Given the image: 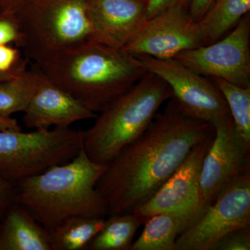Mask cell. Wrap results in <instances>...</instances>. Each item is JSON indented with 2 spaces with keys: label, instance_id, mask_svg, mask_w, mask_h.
<instances>
[{
  "label": "cell",
  "instance_id": "9",
  "mask_svg": "<svg viewBox=\"0 0 250 250\" xmlns=\"http://www.w3.org/2000/svg\"><path fill=\"white\" fill-rule=\"evenodd\" d=\"M215 132L197 143L178 169L151 198L132 212L143 224L159 213H170L183 220L187 228L202 212L200 179L202 162Z\"/></svg>",
  "mask_w": 250,
  "mask_h": 250
},
{
  "label": "cell",
  "instance_id": "5",
  "mask_svg": "<svg viewBox=\"0 0 250 250\" xmlns=\"http://www.w3.org/2000/svg\"><path fill=\"white\" fill-rule=\"evenodd\" d=\"M21 48L35 65L94 41L88 0H25L14 13Z\"/></svg>",
  "mask_w": 250,
  "mask_h": 250
},
{
  "label": "cell",
  "instance_id": "20",
  "mask_svg": "<svg viewBox=\"0 0 250 250\" xmlns=\"http://www.w3.org/2000/svg\"><path fill=\"white\" fill-rule=\"evenodd\" d=\"M141 225L132 213L111 215L90 243L88 250H130L135 234Z\"/></svg>",
  "mask_w": 250,
  "mask_h": 250
},
{
  "label": "cell",
  "instance_id": "12",
  "mask_svg": "<svg viewBox=\"0 0 250 250\" xmlns=\"http://www.w3.org/2000/svg\"><path fill=\"white\" fill-rule=\"evenodd\" d=\"M202 45L201 34L197 22L190 18L189 9L174 6L147 20L123 49L136 57L166 59Z\"/></svg>",
  "mask_w": 250,
  "mask_h": 250
},
{
  "label": "cell",
  "instance_id": "17",
  "mask_svg": "<svg viewBox=\"0 0 250 250\" xmlns=\"http://www.w3.org/2000/svg\"><path fill=\"white\" fill-rule=\"evenodd\" d=\"M105 223L104 217H75L62 222L49 230L54 250H88Z\"/></svg>",
  "mask_w": 250,
  "mask_h": 250
},
{
  "label": "cell",
  "instance_id": "24",
  "mask_svg": "<svg viewBox=\"0 0 250 250\" xmlns=\"http://www.w3.org/2000/svg\"><path fill=\"white\" fill-rule=\"evenodd\" d=\"M250 229L231 231L223 236L212 250H250Z\"/></svg>",
  "mask_w": 250,
  "mask_h": 250
},
{
  "label": "cell",
  "instance_id": "14",
  "mask_svg": "<svg viewBox=\"0 0 250 250\" xmlns=\"http://www.w3.org/2000/svg\"><path fill=\"white\" fill-rule=\"evenodd\" d=\"M40 72L37 89L24 112L23 122L27 128L70 127L77 122L97 118L96 113L55 84L41 70Z\"/></svg>",
  "mask_w": 250,
  "mask_h": 250
},
{
  "label": "cell",
  "instance_id": "2",
  "mask_svg": "<svg viewBox=\"0 0 250 250\" xmlns=\"http://www.w3.org/2000/svg\"><path fill=\"white\" fill-rule=\"evenodd\" d=\"M107 167L82 148L71 160L16 183L15 203L48 230L75 217H104L108 205L97 184Z\"/></svg>",
  "mask_w": 250,
  "mask_h": 250
},
{
  "label": "cell",
  "instance_id": "30",
  "mask_svg": "<svg viewBox=\"0 0 250 250\" xmlns=\"http://www.w3.org/2000/svg\"><path fill=\"white\" fill-rule=\"evenodd\" d=\"M15 76H16V75H4V74L0 73V82L5 80H8V79L11 78V77Z\"/></svg>",
  "mask_w": 250,
  "mask_h": 250
},
{
  "label": "cell",
  "instance_id": "22",
  "mask_svg": "<svg viewBox=\"0 0 250 250\" xmlns=\"http://www.w3.org/2000/svg\"><path fill=\"white\" fill-rule=\"evenodd\" d=\"M27 59L23 58L19 47L0 45V73L17 75L27 70Z\"/></svg>",
  "mask_w": 250,
  "mask_h": 250
},
{
  "label": "cell",
  "instance_id": "7",
  "mask_svg": "<svg viewBox=\"0 0 250 250\" xmlns=\"http://www.w3.org/2000/svg\"><path fill=\"white\" fill-rule=\"evenodd\" d=\"M250 229V172L237 179L179 235L174 250H212L231 231Z\"/></svg>",
  "mask_w": 250,
  "mask_h": 250
},
{
  "label": "cell",
  "instance_id": "27",
  "mask_svg": "<svg viewBox=\"0 0 250 250\" xmlns=\"http://www.w3.org/2000/svg\"><path fill=\"white\" fill-rule=\"evenodd\" d=\"M213 1L214 0H191L189 6V14L192 21L198 22Z\"/></svg>",
  "mask_w": 250,
  "mask_h": 250
},
{
  "label": "cell",
  "instance_id": "13",
  "mask_svg": "<svg viewBox=\"0 0 250 250\" xmlns=\"http://www.w3.org/2000/svg\"><path fill=\"white\" fill-rule=\"evenodd\" d=\"M93 40L123 49L147 21L143 0H88Z\"/></svg>",
  "mask_w": 250,
  "mask_h": 250
},
{
  "label": "cell",
  "instance_id": "16",
  "mask_svg": "<svg viewBox=\"0 0 250 250\" xmlns=\"http://www.w3.org/2000/svg\"><path fill=\"white\" fill-rule=\"evenodd\" d=\"M250 10V0H214L197 22L204 45L220 40Z\"/></svg>",
  "mask_w": 250,
  "mask_h": 250
},
{
  "label": "cell",
  "instance_id": "15",
  "mask_svg": "<svg viewBox=\"0 0 250 250\" xmlns=\"http://www.w3.org/2000/svg\"><path fill=\"white\" fill-rule=\"evenodd\" d=\"M0 228V250H54L48 229L18 204L4 215Z\"/></svg>",
  "mask_w": 250,
  "mask_h": 250
},
{
  "label": "cell",
  "instance_id": "28",
  "mask_svg": "<svg viewBox=\"0 0 250 250\" xmlns=\"http://www.w3.org/2000/svg\"><path fill=\"white\" fill-rule=\"evenodd\" d=\"M25 0H0V11L14 14Z\"/></svg>",
  "mask_w": 250,
  "mask_h": 250
},
{
  "label": "cell",
  "instance_id": "1",
  "mask_svg": "<svg viewBox=\"0 0 250 250\" xmlns=\"http://www.w3.org/2000/svg\"><path fill=\"white\" fill-rule=\"evenodd\" d=\"M212 123L187 116L172 98L139 138L108 163L97 184L111 215L132 213L158 191L194 146L213 134Z\"/></svg>",
  "mask_w": 250,
  "mask_h": 250
},
{
  "label": "cell",
  "instance_id": "25",
  "mask_svg": "<svg viewBox=\"0 0 250 250\" xmlns=\"http://www.w3.org/2000/svg\"><path fill=\"white\" fill-rule=\"evenodd\" d=\"M16 184L10 182L0 174V218L14 203Z\"/></svg>",
  "mask_w": 250,
  "mask_h": 250
},
{
  "label": "cell",
  "instance_id": "6",
  "mask_svg": "<svg viewBox=\"0 0 250 250\" xmlns=\"http://www.w3.org/2000/svg\"><path fill=\"white\" fill-rule=\"evenodd\" d=\"M82 148L83 132L70 127L0 131V174L16 184L71 160Z\"/></svg>",
  "mask_w": 250,
  "mask_h": 250
},
{
  "label": "cell",
  "instance_id": "3",
  "mask_svg": "<svg viewBox=\"0 0 250 250\" xmlns=\"http://www.w3.org/2000/svg\"><path fill=\"white\" fill-rule=\"evenodd\" d=\"M37 66L55 84L95 113L147 72L138 57L96 41L65 51Z\"/></svg>",
  "mask_w": 250,
  "mask_h": 250
},
{
  "label": "cell",
  "instance_id": "8",
  "mask_svg": "<svg viewBox=\"0 0 250 250\" xmlns=\"http://www.w3.org/2000/svg\"><path fill=\"white\" fill-rule=\"evenodd\" d=\"M136 57L147 72L157 75L170 86L172 100L187 116L213 124L230 114L228 104L213 82L177 59Z\"/></svg>",
  "mask_w": 250,
  "mask_h": 250
},
{
  "label": "cell",
  "instance_id": "29",
  "mask_svg": "<svg viewBox=\"0 0 250 250\" xmlns=\"http://www.w3.org/2000/svg\"><path fill=\"white\" fill-rule=\"evenodd\" d=\"M6 130L20 131L22 129L15 118H13L12 117L6 118V117L0 116V131H6Z\"/></svg>",
  "mask_w": 250,
  "mask_h": 250
},
{
  "label": "cell",
  "instance_id": "11",
  "mask_svg": "<svg viewBox=\"0 0 250 250\" xmlns=\"http://www.w3.org/2000/svg\"><path fill=\"white\" fill-rule=\"evenodd\" d=\"M213 125L214 137L204 158L200 173L202 210L230 184L250 172V147L237 134L231 114Z\"/></svg>",
  "mask_w": 250,
  "mask_h": 250
},
{
  "label": "cell",
  "instance_id": "10",
  "mask_svg": "<svg viewBox=\"0 0 250 250\" xmlns=\"http://www.w3.org/2000/svg\"><path fill=\"white\" fill-rule=\"evenodd\" d=\"M174 59L202 76L250 87V14L222 40L184 51Z\"/></svg>",
  "mask_w": 250,
  "mask_h": 250
},
{
  "label": "cell",
  "instance_id": "26",
  "mask_svg": "<svg viewBox=\"0 0 250 250\" xmlns=\"http://www.w3.org/2000/svg\"><path fill=\"white\" fill-rule=\"evenodd\" d=\"M190 2L191 0H147V20L171 6H182L189 9Z\"/></svg>",
  "mask_w": 250,
  "mask_h": 250
},
{
  "label": "cell",
  "instance_id": "23",
  "mask_svg": "<svg viewBox=\"0 0 250 250\" xmlns=\"http://www.w3.org/2000/svg\"><path fill=\"white\" fill-rule=\"evenodd\" d=\"M12 45L21 48L22 34L13 13L0 11V45Z\"/></svg>",
  "mask_w": 250,
  "mask_h": 250
},
{
  "label": "cell",
  "instance_id": "31",
  "mask_svg": "<svg viewBox=\"0 0 250 250\" xmlns=\"http://www.w3.org/2000/svg\"><path fill=\"white\" fill-rule=\"evenodd\" d=\"M143 1H146L147 2V0H143Z\"/></svg>",
  "mask_w": 250,
  "mask_h": 250
},
{
  "label": "cell",
  "instance_id": "4",
  "mask_svg": "<svg viewBox=\"0 0 250 250\" xmlns=\"http://www.w3.org/2000/svg\"><path fill=\"white\" fill-rule=\"evenodd\" d=\"M172 97L170 86L147 72L136 84L105 106L90 129L82 131L87 155L98 164L111 162L146 131L161 105Z\"/></svg>",
  "mask_w": 250,
  "mask_h": 250
},
{
  "label": "cell",
  "instance_id": "18",
  "mask_svg": "<svg viewBox=\"0 0 250 250\" xmlns=\"http://www.w3.org/2000/svg\"><path fill=\"white\" fill-rule=\"evenodd\" d=\"M130 250H174L179 235L186 229L183 220L170 213L152 215Z\"/></svg>",
  "mask_w": 250,
  "mask_h": 250
},
{
  "label": "cell",
  "instance_id": "21",
  "mask_svg": "<svg viewBox=\"0 0 250 250\" xmlns=\"http://www.w3.org/2000/svg\"><path fill=\"white\" fill-rule=\"evenodd\" d=\"M212 82L228 104L237 134L250 147V87L239 86L218 78H213Z\"/></svg>",
  "mask_w": 250,
  "mask_h": 250
},
{
  "label": "cell",
  "instance_id": "19",
  "mask_svg": "<svg viewBox=\"0 0 250 250\" xmlns=\"http://www.w3.org/2000/svg\"><path fill=\"white\" fill-rule=\"evenodd\" d=\"M40 74L34 64L30 70L0 82V116L11 118L26 111L37 89Z\"/></svg>",
  "mask_w": 250,
  "mask_h": 250
}]
</instances>
